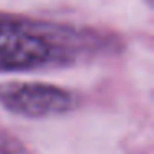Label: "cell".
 Segmentation results:
<instances>
[{
    "label": "cell",
    "mask_w": 154,
    "mask_h": 154,
    "mask_svg": "<svg viewBox=\"0 0 154 154\" xmlns=\"http://www.w3.org/2000/svg\"><path fill=\"white\" fill-rule=\"evenodd\" d=\"M53 57V45L43 35L20 22L0 18V71L35 70Z\"/></svg>",
    "instance_id": "6da1fadb"
},
{
    "label": "cell",
    "mask_w": 154,
    "mask_h": 154,
    "mask_svg": "<svg viewBox=\"0 0 154 154\" xmlns=\"http://www.w3.org/2000/svg\"><path fill=\"white\" fill-rule=\"evenodd\" d=\"M0 104L23 118H51L73 108V94L45 83H2Z\"/></svg>",
    "instance_id": "7a4b0ae2"
},
{
    "label": "cell",
    "mask_w": 154,
    "mask_h": 154,
    "mask_svg": "<svg viewBox=\"0 0 154 154\" xmlns=\"http://www.w3.org/2000/svg\"><path fill=\"white\" fill-rule=\"evenodd\" d=\"M0 154H30V152L15 136L0 129Z\"/></svg>",
    "instance_id": "3957f363"
},
{
    "label": "cell",
    "mask_w": 154,
    "mask_h": 154,
    "mask_svg": "<svg viewBox=\"0 0 154 154\" xmlns=\"http://www.w3.org/2000/svg\"><path fill=\"white\" fill-rule=\"evenodd\" d=\"M147 2H151V0H147Z\"/></svg>",
    "instance_id": "277c9868"
}]
</instances>
